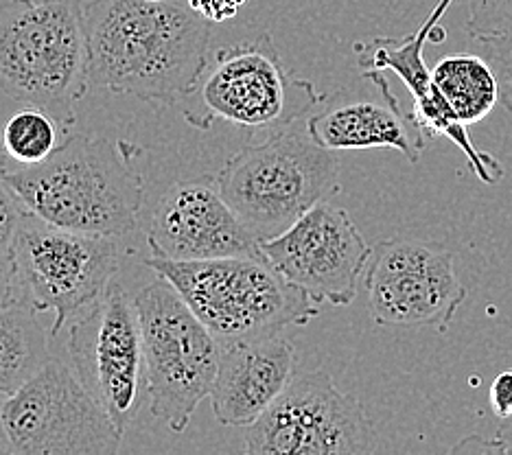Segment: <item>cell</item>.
Returning <instances> with one entry per match:
<instances>
[{
	"label": "cell",
	"mask_w": 512,
	"mask_h": 455,
	"mask_svg": "<svg viewBox=\"0 0 512 455\" xmlns=\"http://www.w3.org/2000/svg\"><path fill=\"white\" fill-rule=\"evenodd\" d=\"M90 79L112 95L180 105L208 66L211 22L176 0H92L84 7Z\"/></svg>",
	"instance_id": "cell-1"
},
{
	"label": "cell",
	"mask_w": 512,
	"mask_h": 455,
	"mask_svg": "<svg viewBox=\"0 0 512 455\" xmlns=\"http://www.w3.org/2000/svg\"><path fill=\"white\" fill-rule=\"evenodd\" d=\"M141 147L130 140L71 134L40 165L0 169L33 217L46 224L125 237L145 206Z\"/></svg>",
	"instance_id": "cell-2"
},
{
	"label": "cell",
	"mask_w": 512,
	"mask_h": 455,
	"mask_svg": "<svg viewBox=\"0 0 512 455\" xmlns=\"http://www.w3.org/2000/svg\"><path fill=\"white\" fill-rule=\"evenodd\" d=\"M81 0L0 5V92L49 112L68 132L90 86V44Z\"/></svg>",
	"instance_id": "cell-3"
},
{
	"label": "cell",
	"mask_w": 512,
	"mask_h": 455,
	"mask_svg": "<svg viewBox=\"0 0 512 455\" xmlns=\"http://www.w3.org/2000/svg\"><path fill=\"white\" fill-rule=\"evenodd\" d=\"M215 182L246 228L265 241L340 193V158L316 143L307 119H300L239 149Z\"/></svg>",
	"instance_id": "cell-4"
},
{
	"label": "cell",
	"mask_w": 512,
	"mask_h": 455,
	"mask_svg": "<svg viewBox=\"0 0 512 455\" xmlns=\"http://www.w3.org/2000/svg\"><path fill=\"white\" fill-rule=\"evenodd\" d=\"M156 276L169 280L219 344L246 342L305 326L320 307L265 259L226 256L206 261H171L149 256Z\"/></svg>",
	"instance_id": "cell-5"
},
{
	"label": "cell",
	"mask_w": 512,
	"mask_h": 455,
	"mask_svg": "<svg viewBox=\"0 0 512 455\" xmlns=\"http://www.w3.org/2000/svg\"><path fill=\"white\" fill-rule=\"evenodd\" d=\"M134 300L151 416L182 434L200 403L211 396L221 344L169 280H154Z\"/></svg>",
	"instance_id": "cell-6"
},
{
	"label": "cell",
	"mask_w": 512,
	"mask_h": 455,
	"mask_svg": "<svg viewBox=\"0 0 512 455\" xmlns=\"http://www.w3.org/2000/svg\"><path fill=\"white\" fill-rule=\"evenodd\" d=\"M324 101L309 79L294 75L270 35L219 49L213 66L180 108L189 125L206 130L213 121L237 127L292 125Z\"/></svg>",
	"instance_id": "cell-7"
},
{
	"label": "cell",
	"mask_w": 512,
	"mask_h": 455,
	"mask_svg": "<svg viewBox=\"0 0 512 455\" xmlns=\"http://www.w3.org/2000/svg\"><path fill=\"white\" fill-rule=\"evenodd\" d=\"M22 305L53 313L51 337L106 294L123 263L119 237L57 228L29 215L14 243Z\"/></svg>",
	"instance_id": "cell-8"
},
{
	"label": "cell",
	"mask_w": 512,
	"mask_h": 455,
	"mask_svg": "<svg viewBox=\"0 0 512 455\" xmlns=\"http://www.w3.org/2000/svg\"><path fill=\"white\" fill-rule=\"evenodd\" d=\"M125 431L73 366L51 357L0 405V449L20 455H114Z\"/></svg>",
	"instance_id": "cell-9"
},
{
	"label": "cell",
	"mask_w": 512,
	"mask_h": 455,
	"mask_svg": "<svg viewBox=\"0 0 512 455\" xmlns=\"http://www.w3.org/2000/svg\"><path fill=\"white\" fill-rule=\"evenodd\" d=\"M243 449L252 455H362L375 451V431L355 396L324 370L298 372L254 425Z\"/></svg>",
	"instance_id": "cell-10"
},
{
	"label": "cell",
	"mask_w": 512,
	"mask_h": 455,
	"mask_svg": "<svg viewBox=\"0 0 512 455\" xmlns=\"http://www.w3.org/2000/svg\"><path fill=\"white\" fill-rule=\"evenodd\" d=\"M68 359L114 423L130 427L147 396L143 333L136 300L116 278L97 305L71 322Z\"/></svg>",
	"instance_id": "cell-11"
},
{
	"label": "cell",
	"mask_w": 512,
	"mask_h": 455,
	"mask_svg": "<svg viewBox=\"0 0 512 455\" xmlns=\"http://www.w3.org/2000/svg\"><path fill=\"white\" fill-rule=\"evenodd\" d=\"M366 294L379 326L434 324L445 333L467 289L456 274V256L445 245L397 237L372 250Z\"/></svg>",
	"instance_id": "cell-12"
},
{
	"label": "cell",
	"mask_w": 512,
	"mask_h": 455,
	"mask_svg": "<svg viewBox=\"0 0 512 455\" xmlns=\"http://www.w3.org/2000/svg\"><path fill=\"white\" fill-rule=\"evenodd\" d=\"M263 259L318 302L346 307L357 296L372 248L344 208L320 202L283 235L261 241Z\"/></svg>",
	"instance_id": "cell-13"
},
{
	"label": "cell",
	"mask_w": 512,
	"mask_h": 455,
	"mask_svg": "<svg viewBox=\"0 0 512 455\" xmlns=\"http://www.w3.org/2000/svg\"><path fill=\"white\" fill-rule=\"evenodd\" d=\"M147 245L151 256L171 261L263 259L261 241L226 202L215 178L171 184L151 217Z\"/></svg>",
	"instance_id": "cell-14"
},
{
	"label": "cell",
	"mask_w": 512,
	"mask_h": 455,
	"mask_svg": "<svg viewBox=\"0 0 512 455\" xmlns=\"http://www.w3.org/2000/svg\"><path fill=\"white\" fill-rule=\"evenodd\" d=\"M362 75L370 88H344L324 99L307 119L311 136L331 151L390 147L416 165L429 138L414 114L401 108L383 73L364 70Z\"/></svg>",
	"instance_id": "cell-15"
},
{
	"label": "cell",
	"mask_w": 512,
	"mask_h": 455,
	"mask_svg": "<svg viewBox=\"0 0 512 455\" xmlns=\"http://www.w3.org/2000/svg\"><path fill=\"white\" fill-rule=\"evenodd\" d=\"M296 348L285 335L221 346L211 405L228 427H250L283 394L296 375Z\"/></svg>",
	"instance_id": "cell-16"
},
{
	"label": "cell",
	"mask_w": 512,
	"mask_h": 455,
	"mask_svg": "<svg viewBox=\"0 0 512 455\" xmlns=\"http://www.w3.org/2000/svg\"><path fill=\"white\" fill-rule=\"evenodd\" d=\"M25 305L0 309V396L18 392L51 359L49 335Z\"/></svg>",
	"instance_id": "cell-17"
},
{
	"label": "cell",
	"mask_w": 512,
	"mask_h": 455,
	"mask_svg": "<svg viewBox=\"0 0 512 455\" xmlns=\"http://www.w3.org/2000/svg\"><path fill=\"white\" fill-rule=\"evenodd\" d=\"M432 77L442 97L464 125L484 121L499 103V81L486 57H442L432 68Z\"/></svg>",
	"instance_id": "cell-18"
},
{
	"label": "cell",
	"mask_w": 512,
	"mask_h": 455,
	"mask_svg": "<svg viewBox=\"0 0 512 455\" xmlns=\"http://www.w3.org/2000/svg\"><path fill=\"white\" fill-rule=\"evenodd\" d=\"M60 123L49 112L29 108L16 112L3 130L5 154L20 165H40L53 151L62 145ZM64 130V127H62Z\"/></svg>",
	"instance_id": "cell-19"
},
{
	"label": "cell",
	"mask_w": 512,
	"mask_h": 455,
	"mask_svg": "<svg viewBox=\"0 0 512 455\" xmlns=\"http://www.w3.org/2000/svg\"><path fill=\"white\" fill-rule=\"evenodd\" d=\"M471 38H512V0H467Z\"/></svg>",
	"instance_id": "cell-20"
},
{
	"label": "cell",
	"mask_w": 512,
	"mask_h": 455,
	"mask_svg": "<svg viewBox=\"0 0 512 455\" xmlns=\"http://www.w3.org/2000/svg\"><path fill=\"white\" fill-rule=\"evenodd\" d=\"M29 215L31 213L22 204L18 193L0 175V254L14 250L20 226Z\"/></svg>",
	"instance_id": "cell-21"
},
{
	"label": "cell",
	"mask_w": 512,
	"mask_h": 455,
	"mask_svg": "<svg viewBox=\"0 0 512 455\" xmlns=\"http://www.w3.org/2000/svg\"><path fill=\"white\" fill-rule=\"evenodd\" d=\"M477 42L497 75L499 101L512 112V38H480Z\"/></svg>",
	"instance_id": "cell-22"
},
{
	"label": "cell",
	"mask_w": 512,
	"mask_h": 455,
	"mask_svg": "<svg viewBox=\"0 0 512 455\" xmlns=\"http://www.w3.org/2000/svg\"><path fill=\"white\" fill-rule=\"evenodd\" d=\"M22 305L14 250L0 254V309Z\"/></svg>",
	"instance_id": "cell-23"
},
{
	"label": "cell",
	"mask_w": 512,
	"mask_h": 455,
	"mask_svg": "<svg viewBox=\"0 0 512 455\" xmlns=\"http://www.w3.org/2000/svg\"><path fill=\"white\" fill-rule=\"evenodd\" d=\"M246 3L248 0H186V5L208 22L232 20Z\"/></svg>",
	"instance_id": "cell-24"
},
{
	"label": "cell",
	"mask_w": 512,
	"mask_h": 455,
	"mask_svg": "<svg viewBox=\"0 0 512 455\" xmlns=\"http://www.w3.org/2000/svg\"><path fill=\"white\" fill-rule=\"evenodd\" d=\"M491 407L495 416L502 418H510L512 414V370L502 372L497 375L493 385H491Z\"/></svg>",
	"instance_id": "cell-25"
},
{
	"label": "cell",
	"mask_w": 512,
	"mask_h": 455,
	"mask_svg": "<svg viewBox=\"0 0 512 455\" xmlns=\"http://www.w3.org/2000/svg\"><path fill=\"white\" fill-rule=\"evenodd\" d=\"M453 453H508L506 442L502 438H480V436H469L456 447L451 449Z\"/></svg>",
	"instance_id": "cell-26"
},
{
	"label": "cell",
	"mask_w": 512,
	"mask_h": 455,
	"mask_svg": "<svg viewBox=\"0 0 512 455\" xmlns=\"http://www.w3.org/2000/svg\"><path fill=\"white\" fill-rule=\"evenodd\" d=\"M497 438H502L508 447V453H512V418H502L497 429Z\"/></svg>",
	"instance_id": "cell-27"
},
{
	"label": "cell",
	"mask_w": 512,
	"mask_h": 455,
	"mask_svg": "<svg viewBox=\"0 0 512 455\" xmlns=\"http://www.w3.org/2000/svg\"><path fill=\"white\" fill-rule=\"evenodd\" d=\"M147 3H169V0H147Z\"/></svg>",
	"instance_id": "cell-28"
},
{
	"label": "cell",
	"mask_w": 512,
	"mask_h": 455,
	"mask_svg": "<svg viewBox=\"0 0 512 455\" xmlns=\"http://www.w3.org/2000/svg\"><path fill=\"white\" fill-rule=\"evenodd\" d=\"M5 167V162H3V158H0V169H3Z\"/></svg>",
	"instance_id": "cell-29"
},
{
	"label": "cell",
	"mask_w": 512,
	"mask_h": 455,
	"mask_svg": "<svg viewBox=\"0 0 512 455\" xmlns=\"http://www.w3.org/2000/svg\"><path fill=\"white\" fill-rule=\"evenodd\" d=\"M3 399H5V396H0V405H3Z\"/></svg>",
	"instance_id": "cell-30"
},
{
	"label": "cell",
	"mask_w": 512,
	"mask_h": 455,
	"mask_svg": "<svg viewBox=\"0 0 512 455\" xmlns=\"http://www.w3.org/2000/svg\"><path fill=\"white\" fill-rule=\"evenodd\" d=\"M510 418H512V414H510Z\"/></svg>",
	"instance_id": "cell-31"
}]
</instances>
